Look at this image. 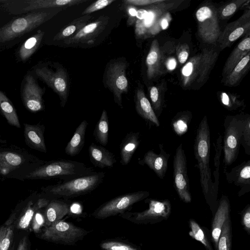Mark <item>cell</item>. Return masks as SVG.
<instances>
[{
    "label": "cell",
    "mask_w": 250,
    "mask_h": 250,
    "mask_svg": "<svg viewBox=\"0 0 250 250\" xmlns=\"http://www.w3.org/2000/svg\"><path fill=\"white\" fill-rule=\"evenodd\" d=\"M210 142L209 125L207 117L205 116L197 129L194 151L198 165L203 193L212 215H214L218 205L217 202L218 192L215 189L209 168Z\"/></svg>",
    "instance_id": "1"
},
{
    "label": "cell",
    "mask_w": 250,
    "mask_h": 250,
    "mask_svg": "<svg viewBox=\"0 0 250 250\" xmlns=\"http://www.w3.org/2000/svg\"><path fill=\"white\" fill-rule=\"evenodd\" d=\"M0 145V175L7 178H22L46 161L26 149L12 145Z\"/></svg>",
    "instance_id": "2"
},
{
    "label": "cell",
    "mask_w": 250,
    "mask_h": 250,
    "mask_svg": "<svg viewBox=\"0 0 250 250\" xmlns=\"http://www.w3.org/2000/svg\"><path fill=\"white\" fill-rule=\"evenodd\" d=\"M105 173L95 172L84 176L63 181L42 188L49 200H68L87 194L99 186L104 181Z\"/></svg>",
    "instance_id": "3"
},
{
    "label": "cell",
    "mask_w": 250,
    "mask_h": 250,
    "mask_svg": "<svg viewBox=\"0 0 250 250\" xmlns=\"http://www.w3.org/2000/svg\"><path fill=\"white\" fill-rule=\"evenodd\" d=\"M83 163L69 160H58L44 164L26 175L23 179H49L58 177L63 181L84 176L94 172Z\"/></svg>",
    "instance_id": "4"
},
{
    "label": "cell",
    "mask_w": 250,
    "mask_h": 250,
    "mask_svg": "<svg viewBox=\"0 0 250 250\" xmlns=\"http://www.w3.org/2000/svg\"><path fill=\"white\" fill-rule=\"evenodd\" d=\"M55 8L28 13L11 20L0 28V42H5L21 37L38 27L61 12Z\"/></svg>",
    "instance_id": "5"
},
{
    "label": "cell",
    "mask_w": 250,
    "mask_h": 250,
    "mask_svg": "<svg viewBox=\"0 0 250 250\" xmlns=\"http://www.w3.org/2000/svg\"><path fill=\"white\" fill-rule=\"evenodd\" d=\"M128 63L125 58L111 60L106 66L103 77V83L113 94L116 104L123 108L122 95L128 90L126 70Z\"/></svg>",
    "instance_id": "6"
},
{
    "label": "cell",
    "mask_w": 250,
    "mask_h": 250,
    "mask_svg": "<svg viewBox=\"0 0 250 250\" xmlns=\"http://www.w3.org/2000/svg\"><path fill=\"white\" fill-rule=\"evenodd\" d=\"M218 55L214 49L205 48L201 53L192 57L182 69L183 85L187 86L194 81L199 83L205 81Z\"/></svg>",
    "instance_id": "7"
},
{
    "label": "cell",
    "mask_w": 250,
    "mask_h": 250,
    "mask_svg": "<svg viewBox=\"0 0 250 250\" xmlns=\"http://www.w3.org/2000/svg\"><path fill=\"white\" fill-rule=\"evenodd\" d=\"M246 117L229 116L225 120L223 145L225 167L231 165L238 157Z\"/></svg>",
    "instance_id": "8"
},
{
    "label": "cell",
    "mask_w": 250,
    "mask_h": 250,
    "mask_svg": "<svg viewBox=\"0 0 250 250\" xmlns=\"http://www.w3.org/2000/svg\"><path fill=\"white\" fill-rule=\"evenodd\" d=\"M89 231L63 219L44 227L38 237L57 244L74 246L83 240Z\"/></svg>",
    "instance_id": "9"
},
{
    "label": "cell",
    "mask_w": 250,
    "mask_h": 250,
    "mask_svg": "<svg viewBox=\"0 0 250 250\" xmlns=\"http://www.w3.org/2000/svg\"><path fill=\"white\" fill-rule=\"evenodd\" d=\"M148 208L141 212L127 211L120 214L121 218L138 225L154 224L167 220L171 212V205L167 199H147Z\"/></svg>",
    "instance_id": "10"
},
{
    "label": "cell",
    "mask_w": 250,
    "mask_h": 250,
    "mask_svg": "<svg viewBox=\"0 0 250 250\" xmlns=\"http://www.w3.org/2000/svg\"><path fill=\"white\" fill-rule=\"evenodd\" d=\"M149 195L147 191H139L117 196L101 205L91 214L96 219H104L130 209L132 206Z\"/></svg>",
    "instance_id": "11"
},
{
    "label": "cell",
    "mask_w": 250,
    "mask_h": 250,
    "mask_svg": "<svg viewBox=\"0 0 250 250\" xmlns=\"http://www.w3.org/2000/svg\"><path fill=\"white\" fill-rule=\"evenodd\" d=\"M35 72L36 75L59 96L61 105L64 107L70 89L69 75L65 67L58 64L55 70L44 66L37 68Z\"/></svg>",
    "instance_id": "12"
},
{
    "label": "cell",
    "mask_w": 250,
    "mask_h": 250,
    "mask_svg": "<svg viewBox=\"0 0 250 250\" xmlns=\"http://www.w3.org/2000/svg\"><path fill=\"white\" fill-rule=\"evenodd\" d=\"M165 1L151 5L147 7V14L143 20H136L135 34L139 39H146L154 36L161 29L159 21L162 16L172 9L174 3H166Z\"/></svg>",
    "instance_id": "13"
},
{
    "label": "cell",
    "mask_w": 250,
    "mask_h": 250,
    "mask_svg": "<svg viewBox=\"0 0 250 250\" xmlns=\"http://www.w3.org/2000/svg\"><path fill=\"white\" fill-rule=\"evenodd\" d=\"M196 18L198 35L202 40L208 43L217 42L221 31L215 7L211 5L200 7L196 12Z\"/></svg>",
    "instance_id": "14"
},
{
    "label": "cell",
    "mask_w": 250,
    "mask_h": 250,
    "mask_svg": "<svg viewBox=\"0 0 250 250\" xmlns=\"http://www.w3.org/2000/svg\"><path fill=\"white\" fill-rule=\"evenodd\" d=\"M50 200L45 198H39L37 200H27L19 204L4 223L6 226L14 225L15 228L26 229L31 225L35 213L44 208Z\"/></svg>",
    "instance_id": "15"
},
{
    "label": "cell",
    "mask_w": 250,
    "mask_h": 250,
    "mask_svg": "<svg viewBox=\"0 0 250 250\" xmlns=\"http://www.w3.org/2000/svg\"><path fill=\"white\" fill-rule=\"evenodd\" d=\"M173 178L175 188L180 199L186 203L191 202L188 175L187 160L181 144L176 150L173 158Z\"/></svg>",
    "instance_id": "16"
},
{
    "label": "cell",
    "mask_w": 250,
    "mask_h": 250,
    "mask_svg": "<svg viewBox=\"0 0 250 250\" xmlns=\"http://www.w3.org/2000/svg\"><path fill=\"white\" fill-rule=\"evenodd\" d=\"M109 21V18L107 16H101L71 37L63 41V43L69 46L92 44L106 29Z\"/></svg>",
    "instance_id": "17"
},
{
    "label": "cell",
    "mask_w": 250,
    "mask_h": 250,
    "mask_svg": "<svg viewBox=\"0 0 250 250\" xmlns=\"http://www.w3.org/2000/svg\"><path fill=\"white\" fill-rule=\"evenodd\" d=\"M250 29V11H246L238 19L228 24L218 38L219 47L224 49L246 34Z\"/></svg>",
    "instance_id": "18"
},
{
    "label": "cell",
    "mask_w": 250,
    "mask_h": 250,
    "mask_svg": "<svg viewBox=\"0 0 250 250\" xmlns=\"http://www.w3.org/2000/svg\"><path fill=\"white\" fill-rule=\"evenodd\" d=\"M42 95L43 90L33 77L27 75L22 92L23 102L26 108L32 112L42 110L43 109Z\"/></svg>",
    "instance_id": "19"
},
{
    "label": "cell",
    "mask_w": 250,
    "mask_h": 250,
    "mask_svg": "<svg viewBox=\"0 0 250 250\" xmlns=\"http://www.w3.org/2000/svg\"><path fill=\"white\" fill-rule=\"evenodd\" d=\"M160 153L156 154L153 150L147 151L143 159L138 163L146 165L161 179H164L168 167V162L170 154L165 151L162 144H159Z\"/></svg>",
    "instance_id": "20"
},
{
    "label": "cell",
    "mask_w": 250,
    "mask_h": 250,
    "mask_svg": "<svg viewBox=\"0 0 250 250\" xmlns=\"http://www.w3.org/2000/svg\"><path fill=\"white\" fill-rule=\"evenodd\" d=\"M230 205L228 197L222 195L211 223V240L216 250L218 239L224 222L230 217Z\"/></svg>",
    "instance_id": "21"
},
{
    "label": "cell",
    "mask_w": 250,
    "mask_h": 250,
    "mask_svg": "<svg viewBox=\"0 0 250 250\" xmlns=\"http://www.w3.org/2000/svg\"><path fill=\"white\" fill-rule=\"evenodd\" d=\"M228 183H233L241 187L239 196L249 192L250 189V160L244 162L232 168L229 172H226Z\"/></svg>",
    "instance_id": "22"
},
{
    "label": "cell",
    "mask_w": 250,
    "mask_h": 250,
    "mask_svg": "<svg viewBox=\"0 0 250 250\" xmlns=\"http://www.w3.org/2000/svg\"><path fill=\"white\" fill-rule=\"evenodd\" d=\"M70 213L68 203L60 199L50 200L42 211L44 227H48L63 220Z\"/></svg>",
    "instance_id": "23"
},
{
    "label": "cell",
    "mask_w": 250,
    "mask_h": 250,
    "mask_svg": "<svg viewBox=\"0 0 250 250\" xmlns=\"http://www.w3.org/2000/svg\"><path fill=\"white\" fill-rule=\"evenodd\" d=\"M23 125V135L26 145L31 149L46 153L47 148L44 137V125L39 123L36 125L24 123Z\"/></svg>",
    "instance_id": "24"
},
{
    "label": "cell",
    "mask_w": 250,
    "mask_h": 250,
    "mask_svg": "<svg viewBox=\"0 0 250 250\" xmlns=\"http://www.w3.org/2000/svg\"><path fill=\"white\" fill-rule=\"evenodd\" d=\"M134 98L135 109L138 114L145 120L159 126V121L142 85H139L136 88Z\"/></svg>",
    "instance_id": "25"
},
{
    "label": "cell",
    "mask_w": 250,
    "mask_h": 250,
    "mask_svg": "<svg viewBox=\"0 0 250 250\" xmlns=\"http://www.w3.org/2000/svg\"><path fill=\"white\" fill-rule=\"evenodd\" d=\"M162 54L158 40H154L146 58V75L151 80L164 72L162 70Z\"/></svg>",
    "instance_id": "26"
},
{
    "label": "cell",
    "mask_w": 250,
    "mask_h": 250,
    "mask_svg": "<svg viewBox=\"0 0 250 250\" xmlns=\"http://www.w3.org/2000/svg\"><path fill=\"white\" fill-rule=\"evenodd\" d=\"M91 163L96 167H112L117 161L115 155L104 147L92 143L88 147Z\"/></svg>",
    "instance_id": "27"
},
{
    "label": "cell",
    "mask_w": 250,
    "mask_h": 250,
    "mask_svg": "<svg viewBox=\"0 0 250 250\" xmlns=\"http://www.w3.org/2000/svg\"><path fill=\"white\" fill-rule=\"evenodd\" d=\"M140 143L139 132H130L123 139L120 145V163L123 166L127 165Z\"/></svg>",
    "instance_id": "28"
},
{
    "label": "cell",
    "mask_w": 250,
    "mask_h": 250,
    "mask_svg": "<svg viewBox=\"0 0 250 250\" xmlns=\"http://www.w3.org/2000/svg\"><path fill=\"white\" fill-rule=\"evenodd\" d=\"M87 0H30L26 2L28 5L23 10L29 12L42 8L64 9L70 6L81 4Z\"/></svg>",
    "instance_id": "29"
},
{
    "label": "cell",
    "mask_w": 250,
    "mask_h": 250,
    "mask_svg": "<svg viewBox=\"0 0 250 250\" xmlns=\"http://www.w3.org/2000/svg\"><path fill=\"white\" fill-rule=\"evenodd\" d=\"M250 38L248 36L244 38L234 49L228 57L223 70V75L227 77L236 65L250 53Z\"/></svg>",
    "instance_id": "30"
},
{
    "label": "cell",
    "mask_w": 250,
    "mask_h": 250,
    "mask_svg": "<svg viewBox=\"0 0 250 250\" xmlns=\"http://www.w3.org/2000/svg\"><path fill=\"white\" fill-rule=\"evenodd\" d=\"M88 124L86 120H83L76 129L64 149V152L67 155L75 156L81 151L84 145L85 132Z\"/></svg>",
    "instance_id": "31"
},
{
    "label": "cell",
    "mask_w": 250,
    "mask_h": 250,
    "mask_svg": "<svg viewBox=\"0 0 250 250\" xmlns=\"http://www.w3.org/2000/svg\"><path fill=\"white\" fill-rule=\"evenodd\" d=\"M92 16L83 15L70 22L56 34L53 39L56 41H64L71 37L89 23Z\"/></svg>",
    "instance_id": "32"
},
{
    "label": "cell",
    "mask_w": 250,
    "mask_h": 250,
    "mask_svg": "<svg viewBox=\"0 0 250 250\" xmlns=\"http://www.w3.org/2000/svg\"><path fill=\"white\" fill-rule=\"evenodd\" d=\"M0 112L8 124L18 128L21 127L16 109L7 97L0 90Z\"/></svg>",
    "instance_id": "33"
},
{
    "label": "cell",
    "mask_w": 250,
    "mask_h": 250,
    "mask_svg": "<svg viewBox=\"0 0 250 250\" xmlns=\"http://www.w3.org/2000/svg\"><path fill=\"white\" fill-rule=\"evenodd\" d=\"M250 52L243 57L230 73L226 77L225 84L232 86L237 84L250 68Z\"/></svg>",
    "instance_id": "34"
},
{
    "label": "cell",
    "mask_w": 250,
    "mask_h": 250,
    "mask_svg": "<svg viewBox=\"0 0 250 250\" xmlns=\"http://www.w3.org/2000/svg\"><path fill=\"white\" fill-rule=\"evenodd\" d=\"M44 32L41 30L28 38L21 46L18 52L20 59L24 61L30 58L39 47Z\"/></svg>",
    "instance_id": "35"
},
{
    "label": "cell",
    "mask_w": 250,
    "mask_h": 250,
    "mask_svg": "<svg viewBox=\"0 0 250 250\" xmlns=\"http://www.w3.org/2000/svg\"><path fill=\"white\" fill-rule=\"evenodd\" d=\"M109 121L107 111L104 109L93 132L95 140L103 146L108 141Z\"/></svg>",
    "instance_id": "36"
},
{
    "label": "cell",
    "mask_w": 250,
    "mask_h": 250,
    "mask_svg": "<svg viewBox=\"0 0 250 250\" xmlns=\"http://www.w3.org/2000/svg\"><path fill=\"white\" fill-rule=\"evenodd\" d=\"M190 231L188 235L193 239L200 242L206 250H214L203 229L193 219L189 220Z\"/></svg>",
    "instance_id": "37"
},
{
    "label": "cell",
    "mask_w": 250,
    "mask_h": 250,
    "mask_svg": "<svg viewBox=\"0 0 250 250\" xmlns=\"http://www.w3.org/2000/svg\"><path fill=\"white\" fill-rule=\"evenodd\" d=\"M232 250V227L230 217L224 223L218 239L216 250Z\"/></svg>",
    "instance_id": "38"
},
{
    "label": "cell",
    "mask_w": 250,
    "mask_h": 250,
    "mask_svg": "<svg viewBox=\"0 0 250 250\" xmlns=\"http://www.w3.org/2000/svg\"><path fill=\"white\" fill-rule=\"evenodd\" d=\"M102 250H141L134 244L121 239H109L100 244Z\"/></svg>",
    "instance_id": "39"
},
{
    "label": "cell",
    "mask_w": 250,
    "mask_h": 250,
    "mask_svg": "<svg viewBox=\"0 0 250 250\" xmlns=\"http://www.w3.org/2000/svg\"><path fill=\"white\" fill-rule=\"evenodd\" d=\"M191 117V113L188 112L180 113L179 115L175 116L171 123L173 128L177 135H182L187 131Z\"/></svg>",
    "instance_id": "40"
},
{
    "label": "cell",
    "mask_w": 250,
    "mask_h": 250,
    "mask_svg": "<svg viewBox=\"0 0 250 250\" xmlns=\"http://www.w3.org/2000/svg\"><path fill=\"white\" fill-rule=\"evenodd\" d=\"M162 86H150L148 88L149 97L152 103V107L154 111L157 112L158 116L160 114L163 104V88Z\"/></svg>",
    "instance_id": "41"
},
{
    "label": "cell",
    "mask_w": 250,
    "mask_h": 250,
    "mask_svg": "<svg viewBox=\"0 0 250 250\" xmlns=\"http://www.w3.org/2000/svg\"><path fill=\"white\" fill-rule=\"evenodd\" d=\"M222 136L220 135L216 140V144L214 146L215 154L214 158V171L213 175L215 178L214 183V188L217 192L218 191L219 177V167L220 165V157L223 150Z\"/></svg>",
    "instance_id": "42"
},
{
    "label": "cell",
    "mask_w": 250,
    "mask_h": 250,
    "mask_svg": "<svg viewBox=\"0 0 250 250\" xmlns=\"http://www.w3.org/2000/svg\"><path fill=\"white\" fill-rule=\"evenodd\" d=\"M241 145L244 148L245 152L250 155V116H247L241 140Z\"/></svg>",
    "instance_id": "43"
},
{
    "label": "cell",
    "mask_w": 250,
    "mask_h": 250,
    "mask_svg": "<svg viewBox=\"0 0 250 250\" xmlns=\"http://www.w3.org/2000/svg\"><path fill=\"white\" fill-rule=\"evenodd\" d=\"M246 2H247L246 0H237L227 4L221 10L220 18L226 19L232 16Z\"/></svg>",
    "instance_id": "44"
},
{
    "label": "cell",
    "mask_w": 250,
    "mask_h": 250,
    "mask_svg": "<svg viewBox=\"0 0 250 250\" xmlns=\"http://www.w3.org/2000/svg\"><path fill=\"white\" fill-rule=\"evenodd\" d=\"M115 0H98L93 2L82 12V15H87L105 8L114 2Z\"/></svg>",
    "instance_id": "45"
},
{
    "label": "cell",
    "mask_w": 250,
    "mask_h": 250,
    "mask_svg": "<svg viewBox=\"0 0 250 250\" xmlns=\"http://www.w3.org/2000/svg\"><path fill=\"white\" fill-rule=\"evenodd\" d=\"M220 99L223 105L229 110L235 109L242 105V104L233 97L229 96L227 93L223 92L220 96Z\"/></svg>",
    "instance_id": "46"
},
{
    "label": "cell",
    "mask_w": 250,
    "mask_h": 250,
    "mask_svg": "<svg viewBox=\"0 0 250 250\" xmlns=\"http://www.w3.org/2000/svg\"><path fill=\"white\" fill-rule=\"evenodd\" d=\"M14 229L13 224L8 226L6 235L1 242L0 250H9L11 247L14 239Z\"/></svg>",
    "instance_id": "47"
},
{
    "label": "cell",
    "mask_w": 250,
    "mask_h": 250,
    "mask_svg": "<svg viewBox=\"0 0 250 250\" xmlns=\"http://www.w3.org/2000/svg\"><path fill=\"white\" fill-rule=\"evenodd\" d=\"M241 225L248 235L250 234V205L248 204L241 213Z\"/></svg>",
    "instance_id": "48"
},
{
    "label": "cell",
    "mask_w": 250,
    "mask_h": 250,
    "mask_svg": "<svg viewBox=\"0 0 250 250\" xmlns=\"http://www.w3.org/2000/svg\"><path fill=\"white\" fill-rule=\"evenodd\" d=\"M176 54L178 60L181 63H184L188 59L189 48L188 44H179L176 47Z\"/></svg>",
    "instance_id": "49"
},
{
    "label": "cell",
    "mask_w": 250,
    "mask_h": 250,
    "mask_svg": "<svg viewBox=\"0 0 250 250\" xmlns=\"http://www.w3.org/2000/svg\"><path fill=\"white\" fill-rule=\"evenodd\" d=\"M125 11L127 16V24L128 26L132 25L136 21L138 9L136 7L132 5L125 4Z\"/></svg>",
    "instance_id": "50"
},
{
    "label": "cell",
    "mask_w": 250,
    "mask_h": 250,
    "mask_svg": "<svg viewBox=\"0 0 250 250\" xmlns=\"http://www.w3.org/2000/svg\"><path fill=\"white\" fill-rule=\"evenodd\" d=\"M31 226L35 232H38L40 228L42 226H44L43 214L41 209L35 213L32 220Z\"/></svg>",
    "instance_id": "51"
},
{
    "label": "cell",
    "mask_w": 250,
    "mask_h": 250,
    "mask_svg": "<svg viewBox=\"0 0 250 250\" xmlns=\"http://www.w3.org/2000/svg\"><path fill=\"white\" fill-rule=\"evenodd\" d=\"M165 1L164 0H124L125 4H130L133 6H143L152 5Z\"/></svg>",
    "instance_id": "52"
},
{
    "label": "cell",
    "mask_w": 250,
    "mask_h": 250,
    "mask_svg": "<svg viewBox=\"0 0 250 250\" xmlns=\"http://www.w3.org/2000/svg\"><path fill=\"white\" fill-rule=\"evenodd\" d=\"M171 17L170 13L168 12H166L161 17L159 21V26L161 30H166L169 26V23L171 21Z\"/></svg>",
    "instance_id": "53"
},
{
    "label": "cell",
    "mask_w": 250,
    "mask_h": 250,
    "mask_svg": "<svg viewBox=\"0 0 250 250\" xmlns=\"http://www.w3.org/2000/svg\"><path fill=\"white\" fill-rule=\"evenodd\" d=\"M17 250H31V243L27 235L24 236L20 240Z\"/></svg>",
    "instance_id": "54"
},
{
    "label": "cell",
    "mask_w": 250,
    "mask_h": 250,
    "mask_svg": "<svg viewBox=\"0 0 250 250\" xmlns=\"http://www.w3.org/2000/svg\"><path fill=\"white\" fill-rule=\"evenodd\" d=\"M177 65L176 60L174 58L171 57L167 59L166 66L167 70L171 71L174 70Z\"/></svg>",
    "instance_id": "55"
},
{
    "label": "cell",
    "mask_w": 250,
    "mask_h": 250,
    "mask_svg": "<svg viewBox=\"0 0 250 250\" xmlns=\"http://www.w3.org/2000/svg\"><path fill=\"white\" fill-rule=\"evenodd\" d=\"M147 11L146 9H139L137 10L136 18L137 20H143L146 16Z\"/></svg>",
    "instance_id": "56"
},
{
    "label": "cell",
    "mask_w": 250,
    "mask_h": 250,
    "mask_svg": "<svg viewBox=\"0 0 250 250\" xmlns=\"http://www.w3.org/2000/svg\"><path fill=\"white\" fill-rule=\"evenodd\" d=\"M8 228V226L4 224L0 227V248L1 242L6 235Z\"/></svg>",
    "instance_id": "57"
},
{
    "label": "cell",
    "mask_w": 250,
    "mask_h": 250,
    "mask_svg": "<svg viewBox=\"0 0 250 250\" xmlns=\"http://www.w3.org/2000/svg\"><path fill=\"white\" fill-rule=\"evenodd\" d=\"M7 143V141L5 139H3L0 135V144H6Z\"/></svg>",
    "instance_id": "58"
},
{
    "label": "cell",
    "mask_w": 250,
    "mask_h": 250,
    "mask_svg": "<svg viewBox=\"0 0 250 250\" xmlns=\"http://www.w3.org/2000/svg\"><path fill=\"white\" fill-rule=\"evenodd\" d=\"M9 250H15V245L14 244H13L12 245V247L11 246V247L10 248Z\"/></svg>",
    "instance_id": "59"
}]
</instances>
